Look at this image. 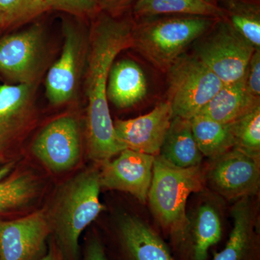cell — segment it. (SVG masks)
I'll return each mask as SVG.
<instances>
[{
  "instance_id": "28",
  "label": "cell",
  "mask_w": 260,
  "mask_h": 260,
  "mask_svg": "<svg viewBox=\"0 0 260 260\" xmlns=\"http://www.w3.org/2000/svg\"><path fill=\"white\" fill-rule=\"evenodd\" d=\"M137 0H99V11L112 16H121L130 13Z\"/></svg>"
},
{
  "instance_id": "10",
  "label": "cell",
  "mask_w": 260,
  "mask_h": 260,
  "mask_svg": "<svg viewBox=\"0 0 260 260\" xmlns=\"http://www.w3.org/2000/svg\"><path fill=\"white\" fill-rule=\"evenodd\" d=\"M32 153L48 169L64 172L75 167L81 155L80 126L71 116L57 118L38 135Z\"/></svg>"
},
{
  "instance_id": "20",
  "label": "cell",
  "mask_w": 260,
  "mask_h": 260,
  "mask_svg": "<svg viewBox=\"0 0 260 260\" xmlns=\"http://www.w3.org/2000/svg\"><path fill=\"white\" fill-rule=\"evenodd\" d=\"M191 131L203 156L215 158L234 147L232 123L224 124L197 115L190 119Z\"/></svg>"
},
{
  "instance_id": "12",
  "label": "cell",
  "mask_w": 260,
  "mask_h": 260,
  "mask_svg": "<svg viewBox=\"0 0 260 260\" xmlns=\"http://www.w3.org/2000/svg\"><path fill=\"white\" fill-rule=\"evenodd\" d=\"M114 160L104 162L99 173L101 187L129 193L146 203L155 156L125 149Z\"/></svg>"
},
{
  "instance_id": "30",
  "label": "cell",
  "mask_w": 260,
  "mask_h": 260,
  "mask_svg": "<svg viewBox=\"0 0 260 260\" xmlns=\"http://www.w3.org/2000/svg\"><path fill=\"white\" fill-rule=\"evenodd\" d=\"M39 260H65L62 253L59 249L55 242L51 243L49 251Z\"/></svg>"
},
{
  "instance_id": "21",
  "label": "cell",
  "mask_w": 260,
  "mask_h": 260,
  "mask_svg": "<svg viewBox=\"0 0 260 260\" xmlns=\"http://www.w3.org/2000/svg\"><path fill=\"white\" fill-rule=\"evenodd\" d=\"M225 19L256 50L260 49L259 0H217Z\"/></svg>"
},
{
  "instance_id": "15",
  "label": "cell",
  "mask_w": 260,
  "mask_h": 260,
  "mask_svg": "<svg viewBox=\"0 0 260 260\" xmlns=\"http://www.w3.org/2000/svg\"><path fill=\"white\" fill-rule=\"evenodd\" d=\"M259 105L260 99L253 96L248 91L244 80H242L223 85L198 115L229 124Z\"/></svg>"
},
{
  "instance_id": "26",
  "label": "cell",
  "mask_w": 260,
  "mask_h": 260,
  "mask_svg": "<svg viewBox=\"0 0 260 260\" xmlns=\"http://www.w3.org/2000/svg\"><path fill=\"white\" fill-rule=\"evenodd\" d=\"M50 10L76 17H93L99 12V0H47Z\"/></svg>"
},
{
  "instance_id": "27",
  "label": "cell",
  "mask_w": 260,
  "mask_h": 260,
  "mask_svg": "<svg viewBox=\"0 0 260 260\" xmlns=\"http://www.w3.org/2000/svg\"><path fill=\"white\" fill-rule=\"evenodd\" d=\"M244 80L248 91L260 99V49L253 53Z\"/></svg>"
},
{
  "instance_id": "29",
  "label": "cell",
  "mask_w": 260,
  "mask_h": 260,
  "mask_svg": "<svg viewBox=\"0 0 260 260\" xmlns=\"http://www.w3.org/2000/svg\"><path fill=\"white\" fill-rule=\"evenodd\" d=\"M84 260H108L104 246L96 237L89 240L85 248Z\"/></svg>"
},
{
  "instance_id": "2",
  "label": "cell",
  "mask_w": 260,
  "mask_h": 260,
  "mask_svg": "<svg viewBox=\"0 0 260 260\" xmlns=\"http://www.w3.org/2000/svg\"><path fill=\"white\" fill-rule=\"evenodd\" d=\"M100 189L99 173L87 170L67 181L56 194L47 217L65 260H78L80 235L104 209Z\"/></svg>"
},
{
  "instance_id": "25",
  "label": "cell",
  "mask_w": 260,
  "mask_h": 260,
  "mask_svg": "<svg viewBox=\"0 0 260 260\" xmlns=\"http://www.w3.org/2000/svg\"><path fill=\"white\" fill-rule=\"evenodd\" d=\"M36 191L35 180L25 174L0 182V212L25 205Z\"/></svg>"
},
{
  "instance_id": "17",
  "label": "cell",
  "mask_w": 260,
  "mask_h": 260,
  "mask_svg": "<svg viewBox=\"0 0 260 260\" xmlns=\"http://www.w3.org/2000/svg\"><path fill=\"white\" fill-rule=\"evenodd\" d=\"M158 155L177 167L200 165L203 155L193 136L190 119L173 117Z\"/></svg>"
},
{
  "instance_id": "23",
  "label": "cell",
  "mask_w": 260,
  "mask_h": 260,
  "mask_svg": "<svg viewBox=\"0 0 260 260\" xmlns=\"http://www.w3.org/2000/svg\"><path fill=\"white\" fill-rule=\"evenodd\" d=\"M49 10L47 0H0V29L28 23Z\"/></svg>"
},
{
  "instance_id": "18",
  "label": "cell",
  "mask_w": 260,
  "mask_h": 260,
  "mask_svg": "<svg viewBox=\"0 0 260 260\" xmlns=\"http://www.w3.org/2000/svg\"><path fill=\"white\" fill-rule=\"evenodd\" d=\"M234 226L224 249L212 260H251L254 248V215L249 198L238 202L232 210Z\"/></svg>"
},
{
  "instance_id": "19",
  "label": "cell",
  "mask_w": 260,
  "mask_h": 260,
  "mask_svg": "<svg viewBox=\"0 0 260 260\" xmlns=\"http://www.w3.org/2000/svg\"><path fill=\"white\" fill-rule=\"evenodd\" d=\"M131 14L135 20L169 15L225 18L223 9L208 0H137Z\"/></svg>"
},
{
  "instance_id": "6",
  "label": "cell",
  "mask_w": 260,
  "mask_h": 260,
  "mask_svg": "<svg viewBox=\"0 0 260 260\" xmlns=\"http://www.w3.org/2000/svg\"><path fill=\"white\" fill-rule=\"evenodd\" d=\"M168 98L173 117L191 119L224 84L192 54L184 53L167 71Z\"/></svg>"
},
{
  "instance_id": "16",
  "label": "cell",
  "mask_w": 260,
  "mask_h": 260,
  "mask_svg": "<svg viewBox=\"0 0 260 260\" xmlns=\"http://www.w3.org/2000/svg\"><path fill=\"white\" fill-rule=\"evenodd\" d=\"M34 84L0 85V143L25 124L32 109Z\"/></svg>"
},
{
  "instance_id": "1",
  "label": "cell",
  "mask_w": 260,
  "mask_h": 260,
  "mask_svg": "<svg viewBox=\"0 0 260 260\" xmlns=\"http://www.w3.org/2000/svg\"><path fill=\"white\" fill-rule=\"evenodd\" d=\"M93 18L85 58L87 145L89 158L105 162L125 149L116 135L107 88L109 71L116 56L133 45L135 20L131 12L112 16L99 11Z\"/></svg>"
},
{
  "instance_id": "8",
  "label": "cell",
  "mask_w": 260,
  "mask_h": 260,
  "mask_svg": "<svg viewBox=\"0 0 260 260\" xmlns=\"http://www.w3.org/2000/svg\"><path fill=\"white\" fill-rule=\"evenodd\" d=\"M62 31L64 42L61 55L46 78V94L54 106L66 104L74 97L88 47L83 29L71 20H63Z\"/></svg>"
},
{
  "instance_id": "24",
  "label": "cell",
  "mask_w": 260,
  "mask_h": 260,
  "mask_svg": "<svg viewBox=\"0 0 260 260\" xmlns=\"http://www.w3.org/2000/svg\"><path fill=\"white\" fill-rule=\"evenodd\" d=\"M234 148L260 158V105L232 123Z\"/></svg>"
},
{
  "instance_id": "13",
  "label": "cell",
  "mask_w": 260,
  "mask_h": 260,
  "mask_svg": "<svg viewBox=\"0 0 260 260\" xmlns=\"http://www.w3.org/2000/svg\"><path fill=\"white\" fill-rule=\"evenodd\" d=\"M172 119V107L166 100L145 115L114 121V127L125 149L155 156L160 153Z\"/></svg>"
},
{
  "instance_id": "9",
  "label": "cell",
  "mask_w": 260,
  "mask_h": 260,
  "mask_svg": "<svg viewBox=\"0 0 260 260\" xmlns=\"http://www.w3.org/2000/svg\"><path fill=\"white\" fill-rule=\"evenodd\" d=\"M208 172L212 189L227 200H241L259 190L260 158L231 149L216 158Z\"/></svg>"
},
{
  "instance_id": "3",
  "label": "cell",
  "mask_w": 260,
  "mask_h": 260,
  "mask_svg": "<svg viewBox=\"0 0 260 260\" xmlns=\"http://www.w3.org/2000/svg\"><path fill=\"white\" fill-rule=\"evenodd\" d=\"M218 20L184 15L135 20L132 47L157 69L167 73L187 48L209 31Z\"/></svg>"
},
{
  "instance_id": "14",
  "label": "cell",
  "mask_w": 260,
  "mask_h": 260,
  "mask_svg": "<svg viewBox=\"0 0 260 260\" xmlns=\"http://www.w3.org/2000/svg\"><path fill=\"white\" fill-rule=\"evenodd\" d=\"M148 93V82L141 67L131 59L114 62L108 78V100L119 109L139 104Z\"/></svg>"
},
{
  "instance_id": "11",
  "label": "cell",
  "mask_w": 260,
  "mask_h": 260,
  "mask_svg": "<svg viewBox=\"0 0 260 260\" xmlns=\"http://www.w3.org/2000/svg\"><path fill=\"white\" fill-rule=\"evenodd\" d=\"M50 234L47 214L44 211L0 221V260L40 259L46 254Z\"/></svg>"
},
{
  "instance_id": "4",
  "label": "cell",
  "mask_w": 260,
  "mask_h": 260,
  "mask_svg": "<svg viewBox=\"0 0 260 260\" xmlns=\"http://www.w3.org/2000/svg\"><path fill=\"white\" fill-rule=\"evenodd\" d=\"M203 182L200 165L177 167L155 155L148 199L159 223L177 240L184 241L189 231L188 198L203 189Z\"/></svg>"
},
{
  "instance_id": "22",
  "label": "cell",
  "mask_w": 260,
  "mask_h": 260,
  "mask_svg": "<svg viewBox=\"0 0 260 260\" xmlns=\"http://www.w3.org/2000/svg\"><path fill=\"white\" fill-rule=\"evenodd\" d=\"M221 234V222L218 211L213 205H201L195 215L191 232L193 260H206L210 248L218 244Z\"/></svg>"
},
{
  "instance_id": "31",
  "label": "cell",
  "mask_w": 260,
  "mask_h": 260,
  "mask_svg": "<svg viewBox=\"0 0 260 260\" xmlns=\"http://www.w3.org/2000/svg\"><path fill=\"white\" fill-rule=\"evenodd\" d=\"M10 169V167H5L0 169V179H3L9 172Z\"/></svg>"
},
{
  "instance_id": "7",
  "label": "cell",
  "mask_w": 260,
  "mask_h": 260,
  "mask_svg": "<svg viewBox=\"0 0 260 260\" xmlns=\"http://www.w3.org/2000/svg\"><path fill=\"white\" fill-rule=\"evenodd\" d=\"M47 47L42 25L0 39V74L16 84H34L45 61Z\"/></svg>"
},
{
  "instance_id": "32",
  "label": "cell",
  "mask_w": 260,
  "mask_h": 260,
  "mask_svg": "<svg viewBox=\"0 0 260 260\" xmlns=\"http://www.w3.org/2000/svg\"><path fill=\"white\" fill-rule=\"evenodd\" d=\"M208 1L212 2V3H216L217 4V0H208Z\"/></svg>"
},
{
  "instance_id": "5",
  "label": "cell",
  "mask_w": 260,
  "mask_h": 260,
  "mask_svg": "<svg viewBox=\"0 0 260 260\" xmlns=\"http://www.w3.org/2000/svg\"><path fill=\"white\" fill-rule=\"evenodd\" d=\"M193 46V55L224 85L244 80L248 64L256 50L225 18L219 19Z\"/></svg>"
}]
</instances>
